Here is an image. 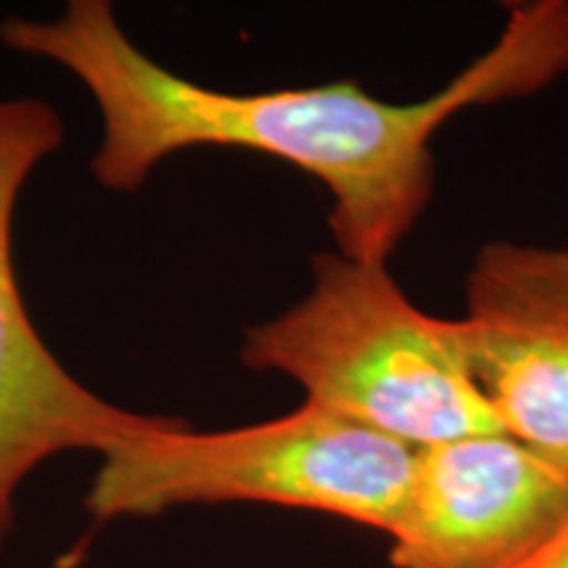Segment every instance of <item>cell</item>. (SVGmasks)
Wrapping results in <instances>:
<instances>
[{
    "label": "cell",
    "mask_w": 568,
    "mask_h": 568,
    "mask_svg": "<svg viewBox=\"0 0 568 568\" xmlns=\"http://www.w3.org/2000/svg\"><path fill=\"white\" fill-rule=\"evenodd\" d=\"M11 51L67 69L90 92L101 140L90 172L111 193H134L172 155L243 148L301 169L329 193L337 253L387 264L435 190L432 138L471 105L524 98L568 71V3L510 11L485 55L418 103H389L353 80L268 92H224L161 67L134 45L109 0H69L61 17H11Z\"/></svg>",
    "instance_id": "6da1fadb"
},
{
    "label": "cell",
    "mask_w": 568,
    "mask_h": 568,
    "mask_svg": "<svg viewBox=\"0 0 568 568\" xmlns=\"http://www.w3.org/2000/svg\"><path fill=\"white\" fill-rule=\"evenodd\" d=\"M295 305L247 326L240 361L284 374L305 403L414 447L503 432L481 400L453 318L424 314L387 264L337 251L314 258Z\"/></svg>",
    "instance_id": "7a4b0ae2"
},
{
    "label": "cell",
    "mask_w": 568,
    "mask_h": 568,
    "mask_svg": "<svg viewBox=\"0 0 568 568\" xmlns=\"http://www.w3.org/2000/svg\"><path fill=\"white\" fill-rule=\"evenodd\" d=\"M414 453L311 403L222 432H197L174 418L109 447L84 508L98 524H111L184 506L268 503L318 510L389 535Z\"/></svg>",
    "instance_id": "3957f363"
},
{
    "label": "cell",
    "mask_w": 568,
    "mask_h": 568,
    "mask_svg": "<svg viewBox=\"0 0 568 568\" xmlns=\"http://www.w3.org/2000/svg\"><path fill=\"white\" fill-rule=\"evenodd\" d=\"M63 140L67 124L51 103L0 98V552L11 537L19 489L34 468L63 453L103 456L174 418L92 393L55 358L27 314L13 264V216L27 180Z\"/></svg>",
    "instance_id": "277c9868"
},
{
    "label": "cell",
    "mask_w": 568,
    "mask_h": 568,
    "mask_svg": "<svg viewBox=\"0 0 568 568\" xmlns=\"http://www.w3.org/2000/svg\"><path fill=\"white\" fill-rule=\"evenodd\" d=\"M568 518V471L506 432L418 447L389 537L395 568H514Z\"/></svg>",
    "instance_id": "5b68a950"
},
{
    "label": "cell",
    "mask_w": 568,
    "mask_h": 568,
    "mask_svg": "<svg viewBox=\"0 0 568 568\" xmlns=\"http://www.w3.org/2000/svg\"><path fill=\"white\" fill-rule=\"evenodd\" d=\"M453 322L497 426L568 471V247L485 245Z\"/></svg>",
    "instance_id": "8992f818"
},
{
    "label": "cell",
    "mask_w": 568,
    "mask_h": 568,
    "mask_svg": "<svg viewBox=\"0 0 568 568\" xmlns=\"http://www.w3.org/2000/svg\"><path fill=\"white\" fill-rule=\"evenodd\" d=\"M514 568H568V518L548 542L539 545L529 558H524Z\"/></svg>",
    "instance_id": "52a82bcc"
}]
</instances>
